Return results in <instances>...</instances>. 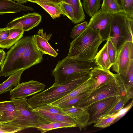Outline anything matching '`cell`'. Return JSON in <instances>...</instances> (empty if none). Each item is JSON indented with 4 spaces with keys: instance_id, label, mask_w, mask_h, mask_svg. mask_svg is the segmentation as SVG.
I'll list each match as a JSON object with an SVG mask.
<instances>
[{
    "instance_id": "d590c367",
    "label": "cell",
    "mask_w": 133,
    "mask_h": 133,
    "mask_svg": "<svg viewBox=\"0 0 133 133\" xmlns=\"http://www.w3.org/2000/svg\"><path fill=\"white\" fill-rule=\"evenodd\" d=\"M36 108L44 110L51 113L66 115L63 112L62 108L57 105H53L48 104H45Z\"/></svg>"
},
{
    "instance_id": "d6986e66",
    "label": "cell",
    "mask_w": 133,
    "mask_h": 133,
    "mask_svg": "<svg viewBox=\"0 0 133 133\" xmlns=\"http://www.w3.org/2000/svg\"><path fill=\"white\" fill-rule=\"evenodd\" d=\"M33 110L51 122H64L73 124L76 125L75 120L70 116L67 115L51 113L37 108L34 109Z\"/></svg>"
},
{
    "instance_id": "f546056e",
    "label": "cell",
    "mask_w": 133,
    "mask_h": 133,
    "mask_svg": "<svg viewBox=\"0 0 133 133\" xmlns=\"http://www.w3.org/2000/svg\"><path fill=\"white\" fill-rule=\"evenodd\" d=\"M59 4L61 14L66 16L72 22L74 19V16L72 5L63 2Z\"/></svg>"
},
{
    "instance_id": "484cf974",
    "label": "cell",
    "mask_w": 133,
    "mask_h": 133,
    "mask_svg": "<svg viewBox=\"0 0 133 133\" xmlns=\"http://www.w3.org/2000/svg\"><path fill=\"white\" fill-rule=\"evenodd\" d=\"M76 124L64 122H54L40 125L37 129L42 133L48 131L61 128H71L77 127Z\"/></svg>"
},
{
    "instance_id": "f35d334b",
    "label": "cell",
    "mask_w": 133,
    "mask_h": 133,
    "mask_svg": "<svg viewBox=\"0 0 133 133\" xmlns=\"http://www.w3.org/2000/svg\"><path fill=\"white\" fill-rule=\"evenodd\" d=\"M133 100L129 104L124 108H123L117 113L115 114L117 117V118L120 116L123 115L129 110L132 107L133 105Z\"/></svg>"
},
{
    "instance_id": "b9f144b4",
    "label": "cell",
    "mask_w": 133,
    "mask_h": 133,
    "mask_svg": "<svg viewBox=\"0 0 133 133\" xmlns=\"http://www.w3.org/2000/svg\"><path fill=\"white\" fill-rule=\"evenodd\" d=\"M126 95L129 100L133 97V89L126 90Z\"/></svg>"
},
{
    "instance_id": "277c9868",
    "label": "cell",
    "mask_w": 133,
    "mask_h": 133,
    "mask_svg": "<svg viewBox=\"0 0 133 133\" xmlns=\"http://www.w3.org/2000/svg\"><path fill=\"white\" fill-rule=\"evenodd\" d=\"M126 89L121 74L111 81L102 84L79 102L75 107L85 108L93 103L112 96L126 95Z\"/></svg>"
},
{
    "instance_id": "1f68e13d",
    "label": "cell",
    "mask_w": 133,
    "mask_h": 133,
    "mask_svg": "<svg viewBox=\"0 0 133 133\" xmlns=\"http://www.w3.org/2000/svg\"><path fill=\"white\" fill-rule=\"evenodd\" d=\"M122 76L124 81L126 90L133 89V62L131 63L129 66L126 76Z\"/></svg>"
},
{
    "instance_id": "6da1fadb",
    "label": "cell",
    "mask_w": 133,
    "mask_h": 133,
    "mask_svg": "<svg viewBox=\"0 0 133 133\" xmlns=\"http://www.w3.org/2000/svg\"><path fill=\"white\" fill-rule=\"evenodd\" d=\"M43 54L34 44L33 36L22 38L6 54L0 68V77H5L41 63Z\"/></svg>"
},
{
    "instance_id": "30bf717a",
    "label": "cell",
    "mask_w": 133,
    "mask_h": 133,
    "mask_svg": "<svg viewBox=\"0 0 133 133\" xmlns=\"http://www.w3.org/2000/svg\"><path fill=\"white\" fill-rule=\"evenodd\" d=\"M113 13L100 9L91 17L87 27L94 30H98L104 41L109 37Z\"/></svg>"
},
{
    "instance_id": "74e56055",
    "label": "cell",
    "mask_w": 133,
    "mask_h": 133,
    "mask_svg": "<svg viewBox=\"0 0 133 133\" xmlns=\"http://www.w3.org/2000/svg\"><path fill=\"white\" fill-rule=\"evenodd\" d=\"M9 34V29L6 27L4 28H0V44L8 37Z\"/></svg>"
},
{
    "instance_id": "ffe728a7",
    "label": "cell",
    "mask_w": 133,
    "mask_h": 133,
    "mask_svg": "<svg viewBox=\"0 0 133 133\" xmlns=\"http://www.w3.org/2000/svg\"><path fill=\"white\" fill-rule=\"evenodd\" d=\"M9 29L8 36L0 44V48L2 49H8L11 48L22 38L24 32L22 30L16 28Z\"/></svg>"
},
{
    "instance_id": "4dcf8cb0",
    "label": "cell",
    "mask_w": 133,
    "mask_h": 133,
    "mask_svg": "<svg viewBox=\"0 0 133 133\" xmlns=\"http://www.w3.org/2000/svg\"><path fill=\"white\" fill-rule=\"evenodd\" d=\"M88 24V22L84 21L75 25L71 32L70 37L74 39L77 37L87 28Z\"/></svg>"
},
{
    "instance_id": "8d00e7d4",
    "label": "cell",
    "mask_w": 133,
    "mask_h": 133,
    "mask_svg": "<svg viewBox=\"0 0 133 133\" xmlns=\"http://www.w3.org/2000/svg\"><path fill=\"white\" fill-rule=\"evenodd\" d=\"M21 130L20 128L8 123L0 124V133H14Z\"/></svg>"
},
{
    "instance_id": "8992f818",
    "label": "cell",
    "mask_w": 133,
    "mask_h": 133,
    "mask_svg": "<svg viewBox=\"0 0 133 133\" xmlns=\"http://www.w3.org/2000/svg\"><path fill=\"white\" fill-rule=\"evenodd\" d=\"M98 66L94 60H81L66 57L58 62L52 72V75L55 78L53 84L57 85L63 82L75 73L90 72L93 68Z\"/></svg>"
},
{
    "instance_id": "cb8c5ba5",
    "label": "cell",
    "mask_w": 133,
    "mask_h": 133,
    "mask_svg": "<svg viewBox=\"0 0 133 133\" xmlns=\"http://www.w3.org/2000/svg\"><path fill=\"white\" fill-rule=\"evenodd\" d=\"M100 9L103 11L113 14L125 13L118 0H103Z\"/></svg>"
},
{
    "instance_id": "d6a6232c",
    "label": "cell",
    "mask_w": 133,
    "mask_h": 133,
    "mask_svg": "<svg viewBox=\"0 0 133 133\" xmlns=\"http://www.w3.org/2000/svg\"><path fill=\"white\" fill-rule=\"evenodd\" d=\"M129 100L126 95L121 96L117 102L108 114L113 115L117 113L124 107Z\"/></svg>"
},
{
    "instance_id": "e0dca14e",
    "label": "cell",
    "mask_w": 133,
    "mask_h": 133,
    "mask_svg": "<svg viewBox=\"0 0 133 133\" xmlns=\"http://www.w3.org/2000/svg\"><path fill=\"white\" fill-rule=\"evenodd\" d=\"M33 10L31 7L15 2L12 0H0V14Z\"/></svg>"
},
{
    "instance_id": "9a60e30c",
    "label": "cell",
    "mask_w": 133,
    "mask_h": 133,
    "mask_svg": "<svg viewBox=\"0 0 133 133\" xmlns=\"http://www.w3.org/2000/svg\"><path fill=\"white\" fill-rule=\"evenodd\" d=\"M90 77L94 79L96 82L88 95L101 85L108 83L113 80L117 76L109 70L103 69L99 66L94 68L90 72Z\"/></svg>"
},
{
    "instance_id": "ac0fdd59",
    "label": "cell",
    "mask_w": 133,
    "mask_h": 133,
    "mask_svg": "<svg viewBox=\"0 0 133 133\" xmlns=\"http://www.w3.org/2000/svg\"><path fill=\"white\" fill-rule=\"evenodd\" d=\"M0 112L3 115L0 118L1 123H8L15 118L16 108L13 102L5 101L0 102Z\"/></svg>"
},
{
    "instance_id": "ee69618b",
    "label": "cell",
    "mask_w": 133,
    "mask_h": 133,
    "mask_svg": "<svg viewBox=\"0 0 133 133\" xmlns=\"http://www.w3.org/2000/svg\"><path fill=\"white\" fill-rule=\"evenodd\" d=\"M3 114L0 112V118H1V117L3 116Z\"/></svg>"
},
{
    "instance_id": "836d02e7",
    "label": "cell",
    "mask_w": 133,
    "mask_h": 133,
    "mask_svg": "<svg viewBox=\"0 0 133 133\" xmlns=\"http://www.w3.org/2000/svg\"><path fill=\"white\" fill-rule=\"evenodd\" d=\"M108 43V51L110 60L112 65L114 64L117 52V48L114 45L110 37L107 40Z\"/></svg>"
},
{
    "instance_id": "5bb4252c",
    "label": "cell",
    "mask_w": 133,
    "mask_h": 133,
    "mask_svg": "<svg viewBox=\"0 0 133 133\" xmlns=\"http://www.w3.org/2000/svg\"><path fill=\"white\" fill-rule=\"evenodd\" d=\"M38 33V34L33 36L34 43L38 50L43 54H46L54 57L57 56L58 53L48 42L51 35H46L42 29H39Z\"/></svg>"
},
{
    "instance_id": "60d3db41",
    "label": "cell",
    "mask_w": 133,
    "mask_h": 133,
    "mask_svg": "<svg viewBox=\"0 0 133 133\" xmlns=\"http://www.w3.org/2000/svg\"><path fill=\"white\" fill-rule=\"evenodd\" d=\"M5 51L2 49H0V67L3 63L6 56Z\"/></svg>"
},
{
    "instance_id": "7c38bea8",
    "label": "cell",
    "mask_w": 133,
    "mask_h": 133,
    "mask_svg": "<svg viewBox=\"0 0 133 133\" xmlns=\"http://www.w3.org/2000/svg\"><path fill=\"white\" fill-rule=\"evenodd\" d=\"M41 19V16L37 13H28L14 19L8 24L6 28H16L28 31L38 25Z\"/></svg>"
},
{
    "instance_id": "52a82bcc",
    "label": "cell",
    "mask_w": 133,
    "mask_h": 133,
    "mask_svg": "<svg viewBox=\"0 0 133 133\" xmlns=\"http://www.w3.org/2000/svg\"><path fill=\"white\" fill-rule=\"evenodd\" d=\"M133 18L124 13L113 14L109 37L117 49L126 42L133 41Z\"/></svg>"
},
{
    "instance_id": "44dd1931",
    "label": "cell",
    "mask_w": 133,
    "mask_h": 133,
    "mask_svg": "<svg viewBox=\"0 0 133 133\" xmlns=\"http://www.w3.org/2000/svg\"><path fill=\"white\" fill-rule=\"evenodd\" d=\"M94 60L99 67L104 69L109 70L112 66L108 54L107 41L102 48L97 52Z\"/></svg>"
},
{
    "instance_id": "f1b7e54d",
    "label": "cell",
    "mask_w": 133,
    "mask_h": 133,
    "mask_svg": "<svg viewBox=\"0 0 133 133\" xmlns=\"http://www.w3.org/2000/svg\"><path fill=\"white\" fill-rule=\"evenodd\" d=\"M88 94L85 92L72 98L65 100L56 105L62 108H69L72 106L75 107L80 100L87 96Z\"/></svg>"
},
{
    "instance_id": "ab89813d",
    "label": "cell",
    "mask_w": 133,
    "mask_h": 133,
    "mask_svg": "<svg viewBox=\"0 0 133 133\" xmlns=\"http://www.w3.org/2000/svg\"><path fill=\"white\" fill-rule=\"evenodd\" d=\"M63 0H28V1L33 3L37 2H51L59 4Z\"/></svg>"
},
{
    "instance_id": "d4e9b609",
    "label": "cell",
    "mask_w": 133,
    "mask_h": 133,
    "mask_svg": "<svg viewBox=\"0 0 133 133\" xmlns=\"http://www.w3.org/2000/svg\"><path fill=\"white\" fill-rule=\"evenodd\" d=\"M35 3L44 9L53 19L59 17L61 14L59 4L51 2H37Z\"/></svg>"
},
{
    "instance_id": "ba28073f",
    "label": "cell",
    "mask_w": 133,
    "mask_h": 133,
    "mask_svg": "<svg viewBox=\"0 0 133 133\" xmlns=\"http://www.w3.org/2000/svg\"><path fill=\"white\" fill-rule=\"evenodd\" d=\"M133 62V42H125L117 49L116 56L112 70L117 74L126 76L131 63Z\"/></svg>"
},
{
    "instance_id": "8fae6325",
    "label": "cell",
    "mask_w": 133,
    "mask_h": 133,
    "mask_svg": "<svg viewBox=\"0 0 133 133\" xmlns=\"http://www.w3.org/2000/svg\"><path fill=\"white\" fill-rule=\"evenodd\" d=\"M45 85L34 80L19 83L10 91L11 97L16 99H26L30 96L43 91Z\"/></svg>"
},
{
    "instance_id": "7dc6e473",
    "label": "cell",
    "mask_w": 133,
    "mask_h": 133,
    "mask_svg": "<svg viewBox=\"0 0 133 133\" xmlns=\"http://www.w3.org/2000/svg\"><path fill=\"white\" fill-rule=\"evenodd\" d=\"M1 123H0V124H1Z\"/></svg>"
},
{
    "instance_id": "83f0119b",
    "label": "cell",
    "mask_w": 133,
    "mask_h": 133,
    "mask_svg": "<svg viewBox=\"0 0 133 133\" xmlns=\"http://www.w3.org/2000/svg\"><path fill=\"white\" fill-rule=\"evenodd\" d=\"M117 119L115 114H107L102 116L98 119L94 127L96 128H105L110 125Z\"/></svg>"
},
{
    "instance_id": "2e32d148",
    "label": "cell",
    "mask_w": 133,
    "mask_h": 133,
    "mask_svg": "<svg viewBox=\"0 0 133 133\" xmlns=\"http://www.w3.org/2000/svg\"><path fill=\"white\" fill-rule=\"evenodd\" d=\"M95 82V80L90 77L86 81L79 85L68 94L55 102L48 104L56 105L65 100L75 97L82 93L86 92L88 94Z\"/></svg>"
},
{
    "instance_id": "bcb514c9",
    "label": "cell",
    "mask_w": 133,
    "mask_h": 133,
    "mask_svg": "<svg viewBox=\"0 0 133 133\" xmlns=\"http://www.w3.org/2000/svg\"><path fill=\"white\" fill-rule=\"evenodd\" d=\"M14 0L15 1H16L17 2V0Z\"/></svg>"
},
{
    "instance_id": "5b68a950",
    "label": "cell",
    "mask_w": 133,
    "mask_h": 133,
    "mask_svg": "<svg viewBox=\"0 0 133 133\" xmlns=\"http://www.w3.org/2000/svg\"><path fill=\"white\" fill-rule=\"evenodd\" d=\"M16 108L15 118L8 123L20 128L22 130L29 128H36L40 125L51 122L38 114L28 102L26 99L10 97Z\"/></svg>"
},
{
    "instance_id": "7a4b0ae2",
    "label": "cell",
    "mask_w": 133,
    "mask_h": 133,
    "mask_svg": "<svg viewBox=\"0 0 133 133\" xmlns=\"http://www.w3.org/2000/svg\"><path fill=\"white\" fill-rule=\"evenodd\" d=\"M90 77V72L75 73L63 82L53 84L48 89L27 99V101L34 109L44 104H50L68 94Z\"/></svg>"
},
{
    "instance_id": "7bdbcfd3",
    "label": "cell",
    "mask_w": 133,
    "mask_h": 133,
    "mask_svg": "<svg viewBox=\"0 0 133 133\" xmlns=\"http://www.w3.org/2000/svg\"><path fill=\"white\" fill-rule=\"evenodd\" d=\"M28 0H17L18 3L20 4H22L26 3L28 1Z\"/></svg>"
},
{
    "instance_id": "4316f807",
    "label": "cell",
    "mask_w": 133,
    "mask_h": 133,
    "mask_svg": "<svg viewBox=\"0 0 133 133\" xmlns=\"http://www.w3.org/2000/svg\"><path fill=\"white\" fill-rule=\"evenodd\" d=\"M101 0H83V7L85 13L91 17L100 9Z\"/></svg>"
},
{
    "instance_id": "9c48e42d",
    "label": "cell",
    "mask_w": 133,
    "mask_h": 133,
    "mask_svg": "<svg viewBox=\"0 0 133 133\" xmlns=\"http://www.w3.org/2000/svg\"><path fill=\"white\" fill-rule=\"evenodd\" d=\"M121 96L107 97L94 102L85 108L89 115L87 126L95 123L99 118L108 114Z\"/></svg>"
},
{
    "instance_id": "4fadbf2b",
    "label": "cell",
    "mask_w": 133,
    "mask_h": 133,
    "mask_svg": "<svg viewBox=\"0 0 133 133\" xmlns=\"http://www.w3.org/2000/svg\"><path fill=\"white\" fill-rule=\"evenodd\" d=\"M63 112L72 118L76 123L77 126L80 130L86 129L89 119V114L87 111L82 107L72 106L62 108Z\"/></svg>"
},
{
    "instance_id": "3957f363",
    "label": "cell",
    "mask_w": 133,
    "mask_h": 133,
    "mask_svg": "<svg viewBox=\"0 0 133 133\" xmlns=\"http://www.w3.org/2000/svg\"><path fill=\"white\" fill-rule=\"evenodd\" d=\"M103 41L99 30L87 27L71 42L66 57L81 60H94L98 47Z\"/></svg>"
},
{
    "instance_id": "603a6c76",
    "label": "cell",
    "mask_w": 133,
    "mask_h": 133,
    "mask_svg": "<svg viewBox=\"0 0 133 133\" xmlns=\"http://www.w3.org/2000/svg\"><path fill=\"white\" fill-rule=\"evenodd\" d=\"M63 2L70 4L72 6L74 16L73 23H79L85 20V16L81 0H63Z\"/></svg>"
},
{
    "instance_id": "7402d4cb",
    "label": "cell",
    "mask_w": 133,
    "mask_h": 133,
    "mask_svg": "<svg viewBox=\"0 0 133 133\" xmlns=\"http://www.w3.org/2000/svg\"><path fill=\"white\" fill-rule=\"evenodd\" d=\"M24 70H22L11 75L5 81L0 84V95L10 91L19 83L21 75Z\"/></svg>"
},
{
    "instance_id": "f6af8a7d",
    "label": "cell",
    "mask_w": 133,
    "mask_h": 133,
    "mask_svg": "<svg viewBox=\"0 0 133 133\" xmlns=\"http://www.w3.org/2000/svg\"><path fill=\"white\" fill-rule=\"evenodd\" d=\"M118 1L119 3H120V0H118Z\"/></svg>"
},
{
    "instance_id": "e575fe53",
    "label": "cell",
    "mask_w": 133,
    "mask_h": 133,
    "mask_svg": "<svg viewBox=\"0 0 133 133\" xmlns=\"http://www.w3.org/2000/svg\"><path fill=\"white\" fill-rule=\"evenodd\" d=\"M120 3L126 14L133 18V0H120Z\"/></svg>"
}]
</instances>
